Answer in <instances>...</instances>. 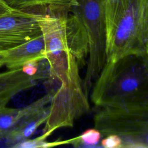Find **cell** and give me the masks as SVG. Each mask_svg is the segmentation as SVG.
I'll return each mask as SVG.
<instances>
[{"instance_id": "3", "label": "cell", "mask_w": 148, "mask_h": 148, "mask_svg": "<svg viewBox=\"0 0 148 148\" xmlns=\"http://www.w3.org/2000/svg\"><path fill=\"white\" fill-rule=\"evenodd\" d=\"M59 87L52 91L49 114L41 135L47 138L56 130L72 127L75 120L90 111L88 96L83 91L79 62L69 51L68 69Z\"/></svg>"}, {"instance_id": "12", "label": "cell", "mask_w": 148, "mask_h": 148, "mask_svg": "<svg viewBox=\"0 0 148 148\" xmlns=\"http://www.w3.org/2000/svg\"><path fill=\"white\" fill-rule=\"evenodd\" d=\"M51 98V95L48 92L21 109L9 108L6 105H0V141L6 139L11 129L23 116L47 106Z\"/></svg>"}, {"instance_id": "4", "label": "cell", "mask_w": 148, "mask_h": 148, "mask_svg": "<svg viewBox=\"0 0 148 148\" xmlns=\"http://www.w3.org/2000/svg\"><path fill=\"white\" fill-rule=\"evenodd\" d=\"M98 108L94 124L102 138L116 135L121 148H148V105Z\"/></svg>"}, {"instance_id": "9", "label": "cell", "mask_w": 148, "mask_h": 148, "mask_svg": "<svg viewBox=\"0 0 148 148\" xmlns=\"http://www.w3.org/2000/svg\"><path fill=\"white\" fill-rule=\"evenodd\" d=\"M38 80L25 74L21 67L1 72L0 105H7L16 95L35 86Z\"/></svg>"}, {"instance_id": "7", "label": "cell", "mask_w": 148, "mask_h": 148, "mask_svg": "<svg viewBox=\"0 0 148 148\" xmlns=\"http://www.w3.org/2000/svg\"><path fill=\"white\" fill-rule=\"evenodd\" d=\"M11 8L27 13L64 17L72 12L77 0H3Z\"/></svg>"}, {"instance_id": "13", "label": "cell", "mask_w": 148, "mask_h": 148, "mask_svg": "<svg viewBox=\"0 0 148 148\" xmlns=\"http://www.w3.org/2000/svg\"><path fill=\"white\" fill-rule=\"evenodd\" d=\"M101 139L102 136L98 130L95 128H89L80 135L69 140V144L76 147H96Z\"/></svg>"}, {"instance_id": "10", "label": "cell", "mask_w": 148, "mask_h": 148, "mask_svg": "<svg viewBox=\"0 0 148 148\" xmlns=\"http://www.w3.org/2000/svg\"><path fill=\"white\" fill-rule=\"evenodd\" d=\"M65 33L68 51L78 62L83 61L88 52L87 35L82 21L73 13L66 17Z\"/></svg>"}, {"instance_id": "6", "label": "cell", "mask_w": 148, "mask_h": 148, "mask_svg": "<svg viewBox=\"0 0 148 148\" xmlns=\"http://www.w3.org/2000/svg\"><path fill=\"white\" fill-rule=\"evenodd\" d=\"M38 16L13 9L0 14V67L1 54L42 34Z\"/></svg>"}, {"instance_id": "14", "label": "cell", "mask_w": 148, "mask_h": 148, "mask_svg": "<svg viewBox=\"0 0 148 148\" xmlns=\"http://www.w3.org/2000/svg\"><path fill=\"white\" fill-rule=\"evenodd\" d=\"M69 143L68 140L65 141H56L53 142H48L46 138L40 135L34 139H27L20 142L13 147L20 148H36V147H49L56 146Z\"/></svg>"}, {"instance_id": "5", "label": "cell", "mask_w": 148, "mask_h": 148, "mask_svg": "<svg viewBox=\"0 0 148 148\" xmlns=\"http://www.w3.org/2000/svg\"><path fill=\"white\" fill-rule=\"evenodd\" d=\"M66 17H37L44 40L45 58L49 65L48 79L60 83L68 69L69 51L65 33Z\"/></svg>"}, {"instance_id": "8", "label": "cell", "mask_w": 148, "mask_h": 148, "mask_svg": "<svg viewBox=\"0 0 148 148\" xmlns=\"http://www.w3.org/2000/svg\"><path fill=\"white\" fill-rule=\"evenodd\" d=\"M45 58L42 34L13 48L1 56L2 65L9 69L21 68L28 61Z\"/></svg>"}, {"instance_id": "11", "label": "cell", "mask_w": 148, "mask_h": 148, "mask_svg": "<svg viewBox=\"0 0 148 148\" xmlns=\"http://www.w3.org/2000/svg\"><path fill=\"white\" fill-rule=\"evenodd\" d=\"M49 114L48 105L23 116L11 129L5 139L12 146L28 139L36 130L46 121Z\"/></svg>"}, {"instance_id": "1", "label": "cell", "mask_w": 148, "mask_h": 148, "mask_svg": "<svg viewBox=\"0 0 148 148\" xmlns=\"http://www.w3.org/2000/svg\"><path fill=\"white\" fill-rule=\"evenodd\" d=\"M92 88L91 100L97 107L148 105V55L106 61Z\"/></svg>"}, {"instance_id": "15", "label": "cell", "mask_w": 148, "mask_h": 148, "mask_svg": "<svg viewBox=\"0 0 148 148\" xmlns=\"http://www.w3.org/2000/svg\"><path fill=\"white\" fill-rule=\"evenodd\" d=\"M122 141L121 138L116 135H109L101 141V146L105 148H121Z\"/></svg>"}, {"instance_id": "16", "label": "cell", "mask_w": 148, "mask_h": 148, "mask_svg": "<svg viewBox=\"0 0 148 148\" xmlns=\"http://www.w3.org/2000/svg\"><path fill=\"white\" fill-rule=\"evenodd\" d=\"M13 9L9 7L3 0H0V14L12 10Z\"/></svg>"}, {"instance_id": "2", "label": "cell", "mask_w": 148, "mask_h": 148, "mask_svg": "<svg viewBox=\"0 0 148 148\" xmlns=\"http://www.w3.org/2000/svg\"><path fill=\"white\" fill-rule=\"evenodd\" d=\"M106 61L148 55V0H104Z\"/></svg>"}]
</instances>
